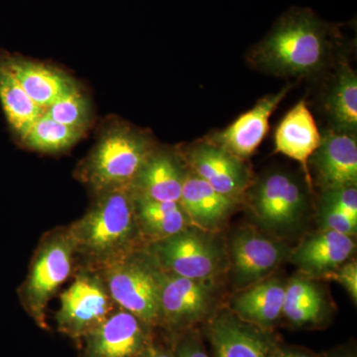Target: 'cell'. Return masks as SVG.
<instances>
[{"label":"cell","instance_id":"22","mask_svg":"<svg viewBox=\"0 0 357 357\" xmlns=\"http://www.w3.org/2000/svg\"><path fill=\"white\" fill-rule=\"evenodd\" d=\"M326 114L335 130L356 134L357 129V77L347 61L338 65L325 100Z\"/></svg>","mask_w":357,"mask_h":357},{"label":"cell","instance_id":"6","mask_svg":"<svg viewBox=\"0 0 357 357\" xmlns=\"http://www.w3.org/2000/svg\"><path fill=\"white\" fill-rule=\"evenodd\" d=\"M81 270L61 295L56 314L59 331L72 338L86 337L109 318L117 306L98 270L89 266Z\"/></svg>","mask_w":357,"mask_h":357},{"label":"cell","instance_id":"29","mask_svg":"<svg viewBox=\"0 0 357 357\" xmlns=\"http://www.w3.org/2000/svg\"><path fill=\"white\" fill-rule=\"evenodd\" d=\"M323 305L324 301L321 299V295L319 297L314 298L306 304L302 305V306L283 310V314L287 317L289 321H292L296 325L316 323L321 318Z\"/></svg>","mask_w":357,"mask_h":357},{"label":"cell","instance_id":"7","mask_svg":"<svg viewBox=\"0 0 357 357\" xmlns=\"http://www.w3.org/2000/svg\"><path fill=\"white\" fill-rule=\"evenodd\" d=\"M151 256L163 271L194 280H210L220 263L217 248L187 229L152 244Z\"/></svg>","mask_w":357,"mask_h":357},{"label":"cell","instance_id":"23","mask_svg":"<svg viewBox=\"0 0 357 357\" xmlns=\"http://www.w3.org/2000/svg\"><path fill=\"white\" fill-rule=\"evenodd\" d=\"M0 102L9 126L22 141L34 122L44 114L40 107L26 93L10 70L0 59Z\"/></svg>","mask_w":357,"mask_h":357},{"label":"cell","instance_id":"4","mask_svg":"<svg viewBox=\"0 0 357 357\" xmlns=\"http://www.w3.org/2000/svg\"><path fill=\"white\" fill-rule=\"evenodd\" d=\"M75 255L68 227L51 230L40 241L29 272L18 289L21 304L40 328H47V307L69 278Z\"/></svg>","mask_w":357,"mask_h":357},{"label":"cell","instance_id":"15","mask_svg":"<svg viewBox=\"0 0 357 357\" xmlns=\"http://www.w3.org/2000/svg\"><path fill=\"white\" fill-rule=\"evenodd\" d=\"M1 60L33 102L45 110L76 86L64 73L43 63L17 56H6Z\"/></svg>","mask_w":357,"mask_h":357},{"label":"cell","instance_id":"5","mask_svg":"<svg viewBox=\"0 0 357 357\" xmlns=\"http://www.w3.org/2000/svg\"><path fill=\"white\" fill-rule=\"evenodd\" d=\"M98 270L117 307L126 310L146 326L160 321V268L136 249L93 267Z\"/></svg>","mask_w":357,"mask_h":357},{"label":"cell","instance_id":"10","mask_svg":"<svg viewBox=\"0 0 357 357\" xmlns=\"http://www.w3.org/2000/svg\"><path fill=\"white\" fill-rule=\"evenodd\" d=\"M84 338L83 357H138L149 349L146 325L121 307Z\"/></svg>","mask_w":357,"mask_h":357},{"label":"cell","instance_id":"32","mask_svg":"<svg viewBox=\"0 0 357 357\" xmlns=\"http://www.w3.org/2000/svg\"><path fill=\"white\" fill-rule=\"evenodd\" d=\"M178 357H208L201 345L196 342H185L178 349Z\"/></svg>","mask_w":357,"mask_h":357},{"label":"cell","instance_id":"16","mask_svg":"<svg viewBox=\"0 0 357 357\" xmlns=\"http://www.w3.org/2000/svg\"><path fill=\"white\" fill-rule=\"evenodd\" d=\"M185 177L175 155L155 150L134 181L132 190L141 198L178 203Z\"/></svg>","mask_w":357,"mask_h":357},{"label":"cell","instance_id":"14","mask_svg":"<svg viewBox=\"0 0 357 357\" xmlns=\"http://www.w3.org/2000/svg\"><path fill=\"white\" fill-rule=\"evenodd\" d=\"M230 251L234 273L241 283H252L270 273L284 255L280 245L249 229L232 237Z\"/></svg>","mask_w":357,"mask_h":357},{"label":"cell","instance_id":"35","mask_svg":"<svg viewBox=\"0 0 357 357\" xmlns=\"http://www.w3.org/2000/svg\"><path fill=\"white\" fill-rule=\"evenodd\" d=\"M337 357H351V356H337Z\"/></svg>","mask_w":357,"mask_h":357},{"label":"cell","instance_id":"2","mask_svg":"<svg viewBox=\"0 0 357 357\" xmlns=\"http://www.w3.org/2000/svg\"><path fill=\"white\" fill-rule=\"evenodd\" d=\"M68 229L75 252L86 266H100L134 250L140 234L132 185L96 195L84 217Z\"/></svg>","mask_w":357,"mask_h":357},{"label":"cell","instance_id":"33","mask_svg":"<svg viewBox=\"0 0 357 357\" xmlns=\"http://www.w3.org/2000/svg\"><path fill=\"white\" fill-rule=\"evenodd\" d=\"M268 357H314L311 354H307L304 351H278L275 352H270Z\"/></svg>","mask_w":357,"mask_h":357},{"label":"cell","instance_id":"26","mask_svg":"<svg viewBox=\"0 0 357 357\" xmlns=\"http://www.w3.org/2000/svg\"><path fill=\"white\" fill-rule=\"evenodd\" d=\"M45 114L59 123L86 130L91 121V109L86 96L75 86L50 105Z\"/></svg>","mask_w":357,"mask_h":357},{"label":"cell","instance_id":"30","mask_svg":"<svg viewBox=\"0 0 357 357\" xmlns=\"http://www.w3.org/2000/svg\"><path fill=\"white\" fill-rule=\"evenodd\" d=\"M323 222L326 230L352 236L356 234L357 220L347 215L344 211L324 204Z\"/></svg>","mask_w":357,"mask_h":357},{"label":"cell","instance_id":"31","mask_svg":"<svg viewBox=\"0 0 357 357\" xmlns=\"http://www.w3.org/2000/svg\"><path fill=\"white\" fill-rule=\"evenodd\" d=\"M328 277L340 282L347 292L351 294L352 299L357 300V265L356 262L347 263L338 267V270L330 272Z\"/></svg>","mask_w":357,"mask_h":357},{"label":"cell","instance_id":"11","mask_svg":"<svg viewBox=\"0 0 357 357\" xmlns=\"http://www.w3.org/2000/svg\"><path fill=\"white\" fill-rule=\"evenodd\" d=\"M291 86L268 95L227 128L213 134L210 142L243 159L255 153L269 130V119L285 98Z\"/></svg>","mask_w":357,"mask_h":357},{"label":"cell","instance_id":"17","mask_svg":"<svg viewBox=\"0 0 357 357\" xmlns=\"http://www.w3.org/2000/svg\"><path fill=\"white\" fill-rule=\"evenodd\" d=\"M275 150L296 160L306 169L321 143V134L307 103L303 100L293 107L275 132Z\"/></svg>","mask_w":357,"mask_h":357},{"label":"cell","instance_id":"1","mask_svg":"<svg viewBox=\"0 0 357 357\" xmlns=\"http://www.w3.org/2000/svg\"><path fill=\"white\" fill-rule=\"evenodd\" d=\"M340 39V25L312 9L293 7L251 48L249 62L277 76H312L326 67Z\"/></svg>","mask_w":357,"mask_h":357},{"label":"cell","instance_id":"3","mask_svg":"<svg viewBox=\"0 0 357 357\" xmlns=\"http://www.w3.org/2000/svg\"><path fill=\"white\" fill-rule=\"evenodd\" d=\"M154 151L144 133L128 126H114L102 134L79 175L96 195L130 187Z\"/></svg>","mask_w":357,"mask_h":357},{"label":"cell","instance_id":"21","mask_svg":"<svg viewBox=\"0 0 357 357\" xmlns=\"http://www.w3.org/2000/svg\"><path fill=\"white\" fill-rule=\"evenodd\" d=\"M135 215L139 234L154 243L187 229L190 220L180 203L160 202L135 196Z\"/></svg>","mask_w":357,"mask_h":357},{"label":"cell","instance_id":"13","mask_svg":"<svg viewBox=\"0 0 357 357\" xmlns=\"http://www.w3.org/2000/svg\"><path fill=\"white\" fill-rule=\"evenodd\" d=\"M314 158L319 183L326 191L356 185V134L330 129L321 135Z\"/></svg>","mask_w":357,"mask_h":357},{"label":"cell","instance_id":"28","mask_svg":"<svg viewBox=\"0 0 357 357\" xmlns=\"http://www.w3.org/2000/svg\"><path fill=\"white\" fill-rule=\"evenodd\" d=\"M321 296L319 289L304 279H293L285 287L283 310L302 306L314 298Z\"/></svg>","mask_w":357,"mask_h":357},{"label":"cell","instance_id":"19","mask_svg":"<svg viewBox=\"0 0 357 357\" xmlns=\"http://www.w3.org/2000/svg\"><path fill=\"white\" fill-rule=\"evenodd\" d=\"M181 206L190 222L211 229L222 222L234 208V199L220 194L196 174H185Z\"/></svg>","mask_w":357,"mask_h":357},{"label":"cell","instance_id":"18","mask_svg":"<svg viewBox=\"0 0 357 357\" xmlns=\"http://www.w3.org/2000/svg\"><path fill=\"white\" fill-rule=\"evenodd\" d=\"M354 248L351 236L326 229L301 244L293 255V261L310 273L328 274L342 266Z\"/></svg>","mask_w":357,"mask_h":357},{"label":"cell","instance_id":"24","mask_svg":"<svg viewBox=\"0 0 357 357\" xmlns=\"http://www.w3.org/2000/svg\"><path fill=\"white\" fill-rule=\"evenodd\" d=\"M285 287L278 281L263 282L236 298L234 309L241 319L258 325L274 323L283 312Z\"/></svg>","mask_w":357,"mask_h":357},{"label":"cell","instance_id":"12","mask_svg":"<svg viewBox=\"0 0 357 357\" xmlns=\"http://www.w3.org/2000/svg\"><path fill=\"white\" fill-rule=\"evenodd\" d=\"M188 162L192 173L229 198L236 199L248 187L249 173L243 160L210 141L192 147Z\"/></svg>","mask_w":357,"mask_h":357},{"label":"cell","instance_id":"27","mask_svg":"<svg viewBox=\"0 0 357 357\" xmlns=\"http://www.w3.org/2000/svg\"><path fill=\"white\" fill-rule=\"evenodd\" d=\"M324 204L344 211L347 215L357 220L356 185L328 190L324 197Z\"/></svg>","mask_w":357,"mask_h":357},{"label":"cell","instance_id":"25","mask_svg":"<svg viewBox=\"0 0 357 357\" xmlns=\"http://www.w3.org/2000/svg\"><path fill=\"white\" fill-rule=\"evenodd\" d=\"M84 131L69 128L54 121L46 114L39 117L21 142L26 147L43 153H56L69 149L81 139Z\"/></svg>","mask_w":357,"mask_h":357},{"label":"cell","instance_id":"9","mask_svg":"<svg viewBox=\"0 0 357 357\" xmlns=\"http://www.w3.org/2000/svg\"><path fill=\"white\" fill-rule=\"evenodd\" d=\"M160 268V267H159ZM210 284L160 269V321L174 328H184L203 319L211 311Z\"/></svg>","mask_w":357,"mask_h":357},{"label":"cell","instance_id":"8","mask_svg":"<svg viewBox=\"0 0 357 357\" xmlns=\"http://www.w3.org/2000/svg\"><path fill=\"white\" fill-rule=\"evenodd\" d=\"M306 201L299 182L284 172L263 177L250 196L256 218L272 229H289L300 222L306 210Z\"/></svg>","mask_w":357,"mask_h":357},{"label":"cell","instance_id":"34","mask_svg":"<svg viewBox=\"0 0 357 357\" xmlns=\"http://www.w3.org/2000/svg\"><path fill=\"white\" fill-rule=\"evenodd\" d=\"M138 357H173L170 354H165V352L155 351V349H148L147 351L143 352Z\"/></svg>","mask_w":357,"mask_h":357},{"label":"cell","instance_id":"20","mask_svg":"<svg viewBox=\"0 0 357 357\" xmlns=\"http://www.w3.org/2000/svg\"><path fill=\"white\" fill-rule=\"evenodd\" d=\"M208 335L215 357H268L271 352L266 337L230 317L215 319Z\"/></svg>","mask_w":357,"mask_h":357}]
</instances>
